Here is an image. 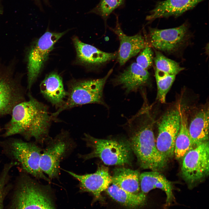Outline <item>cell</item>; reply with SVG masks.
I'll list each match as a JSON object with an SVG mask.
<instances>
[{"label":"cell","mask_w":209,"mask_h":209,"mask_svg":"<svg viewBox=\"0 0 209 209\" xmlns=\"http://www.w3.org/2000/svg\"><path fill=\"white\" fill-rule=\"evenodd\" d=\"M29 99L13 108L11 118L6 125L3 136L8 137L19 134L27 140L32 138L40 143L51 138L49 131L52 120H55L47 106L37 100L30 93Z\"/></svg>","instance_id":"cell-1"},{"label":"cell","mask_w":209,"mask_h":209,"mask_svg":"<svg viewBox=\"0 0 209 209\" xmlns=\"http://www.w3.org/2000/svg\"><path fill=\"white\" fill-rule=\"evenodd\" d=\"M149 114L148 111L140 109L127 121L128 141L140 167L158 172L165 168L168 161L157 148Z\"/></svg>","instance_id":"cell-2"},{"label":"cell","mask_w":209,"mask_h":209,"mask_svg":"<svg viewBox=\"0 0 209 209\" xmlns=\"http://www.w3.org/2000/svg\"><path fill=\"white\" fill-rule=\"evenodd\" d=\"M83 139L92 149L89 154L79 155L83 160L97 158L107 165L131 164L132 151L128 141L99 139L87 134Z\"/></svg>","instance_id":"cell-3"},{"label":"cell","mask_w":209,"mask_h":209,"mask_svg":"<svg viewBox=\"0 0 209 209\" xmlns=\"http://www.w3.org/2000/svg\"><path fill=\"white\" fill-rule=\"evenodd\" d=\"M113 71L111 69L104 77L96 79L74 80L68 84L67 98L64 104L51 115L56 117L62 111L75 107L90 103H97L107 107L103 97L104 87Z\"/></svg>","instance_id":"cell-4"},{"label":"cell","mask_w":209,"mask_h":209,"mask_svg":"<svg viewBox=\"0 0 209 209\" xmlns=\"http://www.w3.org/2000/svg\"><path fill=\"white\" fill-rule=\"evenodd\" d=\"M5 153L15 160L27 174L50 182L39 166L42 149L34 143L11 139L2 142Z\"/></svg>","instance_id":"cell-5"},{"label":"cell","mask_w":209,"mask_h":209,"mask_svg":"<svg viewBox=\"0 0 209 209\" xmlns=\"http://www.w3.org/2000/svg\"><path fill=\"white\" fill-rule=\"evenodd\" d=\"M47 142L46 146L41 153L40 167L50 179L58 178L60 163L72 151L74 143L69 133L65 131Z\"/></svg>","instance_id":"cell-6"},{"label":"cell","mask_w":209,"mask_h":209,"mask_svg":"<svg viewBox=\"0 0 209 209\" xmlns=\"http://www.w3.org/2000/svg\"><path fill=\"white\" fill-rule=\"evenodd\" d=\"M15 209H54L42 188L26 173L18 178Z\"/></svg>","instance_id":"cell-7"},{"label":"cell","mask_w":209,"mask_h":209,"mask_svg":"<svg viewBox=\"0 0 209 209\" xmlns=\"http://www.w3.org/2000/svg\"><path fill=\"white\" fill-rule=\"evenodd\" d=\"M208 141L189 151L183 158L182 176L191 188L209 174Z\"/></svg>","instance_id":"cell-8"},{"label":"cell","mask_w":209,"mask_h":209,"mask_svg":"<svg viewBox=\"0 0 209 209\" xmlns=\"http://www.w3.org/2000/svg\"><path fill=\"white\" fill-rule=\"evenodd\" d=\"M65 33L46 32L32 47L28 56V89L37 79L55 44Z\"/></svg>","instance_id":"cell-9"},{"label":"cell","mask_w":209,"mask_h":209,"mask_svg":"<svg viewBox=\"0 0 209 209\" xmlns=\"http://www.w3.org/2000/svg\"><path fill=\"white\" fill-rule=\"evenodd\" d=\"M180 117L177 107L167 112L158 124L156 144L161 154L167 160L174 155L176 140L179 133Z\"/></svg>","instance_id":"cell-10"},{"label":"cell","mask_w":209,"mask_h":209,"mask_svg":"<svg viewBox=\"0 0 209 209\" xmlns=\"http://www.w3.org/2000/svg\"><path fill=\"white\" fill-rule=\"evenodd\" d=\"M186 23L172 28L159 29L150 28L149 36L151 44L156 49L167 53L176 51L186 44L189 38Z\"/></svg>","instance_id":"cell-11"},{"label":"cell","mask_w":209,"mask_h":209,"mask_svg":"<svg viewBox=\"0 0 209 209\" xmlns=\"http://www.w3.org/2000/svg\"><path fill=\"white\" fill-rule=\"evenodd\" d=\"M12 74L0 71V116L11 114L15 105L25 100L23 87Z\"/></svg>","instance_id":"cell-12"},{"label":"cell","mask_w":209,"mask_h":209,"mask_svg":"<svg viewBox=\"0 0 209 209\" xmlns=\"http://www.w3.org/2000/svg\"><path fill=\"white\" fill-rule=\"evenodd\" d=\"M65 171L79 182L82 190L91 193L97 198L100 197L101 193L106 190L112 183V176L108 169L103 165H99L94 173L83 175Z\"/></svg>","instance_id":"cell-13"},{"label":"cell","mask_w":209,"mask_h":209,"mask_svg":"<svg viewBox=\"0 0 209 209\" xmlns=\"http://www.w3.org/2000/svg\"><path fill=\"white\" fill-rule=\"evenodd\" d=\"M111 30L117 35L120 41L117 58L121 66L136 55L146 45L144 37L140 34L131 36L125 34L120 27L118 18L116 26L114 28H111Z\"/></svg>","instance_id":"cell-14"},{"label":"cell","mask_w":209,"mask_h":209,"mask_svg":"<svg viewBox=\"0 0 209 209\" xmlns=\"http://www.w3.org/2000/svg\"><path fill=\"white\" fill-rule=\"evenodd\" d=\"M205 0H166L158 2L146 17L152 21L171 16L178 17Z\"/></svg>","instance_id":"cell-15"},{"label":"cell","mask_w":209,"mask_h":209,"mask_svg":"<svg viewBox=\"0 0 209 209\" xmlns=\"http://www.w3.org/2000/svg\"><path fill=\"white\" fill-rule=\"evenodd\" d=\"M73 40L77 58L82 63L98 66L117 57V52L111 53L102 51L93 46L82 42L77 37H73Z\"/></svg>","instance_id":"cell-16"},{"label":"cell","mask_w":209,"mask_h":209,"mask_svg":"<svg viewBox=\"0 0 209 209\" xmlns=\"http://www.w3.org/2000/svg\"><path fill=\"white\" fill-rule=\"evenodd\" d=\"M139 182L140 192L146 195L150 191L155 188L164 191L166 195L165 207L175 201L172 183L158 172L152 171L142 173L140 174Z\"/></svg>","instance_id":"cell-17"},{"label":"cell","mask_w":209,"mask_h":209,"mask_svg":"<svg viewBox=\"0 0 209 209\" xmlns=\"http://www.w3.org/2000/svg\"><path fill=\"white\" fill-rule=\"evenodd\" d=\"M40 92L44 97L56 109L64 104L68 95L64 88L62 77L55 72L47 76L40 85Z\"/></svg>","instance_id":"cell-18"},{"label":"cell","mask_w":209,"mask_h":209,"mask_svg":"<svg viewBox=\"0 0 209 209\" xmlns=\"http://www.w3.org/2000/svg\"><path fill=\"white\" fill-rule=\"evenodd\" d=\"M149 77L147 70L134 62L116 77L114 82L121 86L129 93L137 91L147 82Z\"/></svg>","instance_id":"cell-19"},{"label":"cell","mask_w":209,"mask_h":209,"mask_svg":"<svg viewBox=\"0 0 209 209\" xmlns=\"http://www.w3.org/2000/svg\"><path fill=\"white\" fill-rule=\"evenodd\" d=\"M209 109L204 107L198 110L192 119L188 126L193 149L208 141Z\"/></svg>","instance_id":"cell-20"},{"label":"cell","mask_w":209,"mask_h":209,"mask_svg":"<svg viewBox=\"0 0 209 209\" xmlns=\"http://www.w3.org/2000/svg\"><path fill=\"white\" fill-rule=\"evenodd\" d=\"M140 174L137 170L124 167L116 168L111 176L112 183L126 191L137 194L140 190Z\"/></svg>","instance_id":"cell-21"},{"label":"cell","mask_w":209,"mask_h":209,"mask_svg":"<svg viewBox=\"0 0 209 209\" xmlns=\"http://www.w3.org/2000/svg\"><path fill=\"white\" fill-rule=\"evenodd\" d=\"M180 115V124L174 146V155L176 159H183L185 154L193 149L190 136L188 118L185 110L180 104L177 106Z\"/></svg>","instance_id":"cell-22"},{"label":"cell","mask_w":209,"mask_h":209,"mask_svg":"<svg viewBox=\"0 0 209 209\" xmlns=\"http://www.w3.org/2000/svg\"><path fill=\"white\" fill-rule=\"evenodd\" d=\"M106 190L113 199L128 208L138 209L143 206L146 203V195L141 192L137 194L132 193L113 184Z\"/></svg>","instance_id":"cell-23"},{"label":"cell","mask_w":209,"mask_h":209,"mask_svg":"<svg viewBox=\"0 0 209 209\" xmlns=\"http://www.w3.org/2000/svg\"><path fill=\"white\" fill-rule=\"evenodd\" d=\"M155 77L157 87V99L161 103H165L166 95L174 81L176 75L156 69Z\"/></svg>","instance_id":"cell-24"},{"label":"cell","mask_w":209,"mask_h":209,"mask_svg":"<svg viewBox=\"0 0 209 209\" xmlns=\"http://www.w3.org/2000/svg\"><path fill=\"white\" fill-rule=\"evenodd\" d=\"M153 60L156 69L170 75H176L184 69L179 63L166 57L159 51H156Z\"/></svg>","instance_id":"cell-25"},{"label":"cell","mask_w":209,"mask_h":209,"mask_svg":"<svg viewBox=\"0 0 209 209\" xmlns=\"http://www.w3.org/2000/svg\"><path fill=\"white\" fill-rule=\"evenodd\" d=\"M124 0H101L97 5L89 12L99 15L105 19L120 6Z\"/></svg>","instance_id":"cell-26"},{"label":"cell","mask_w":209,"mask_h":209,"mask_svg":"<svg viewBox=\"0 0 209 209\" xmlns=\"http://www.w3.org/2000/svg\"><path fill=\"white\" fill-rule=\"evenodd\" d=\"M15 165L13 162L5 164L0 172V209H2L3 198L6 186L10 179L9 173L11 169Z\"/></svg>","instance_id":"cell-27"},{"label":"cell","mask_w":209,"mask_h":209,"mask_svg":"<svg viewBox=\"0 0 209 209\" xmlns=\"http://www.w3.org/2000/svg\"><path fill=\"white\" fill-rule=\"evenodd\" d=\"M153 55L151 47L146 44L137 57L136 63L143 69L147 70L152 64Z\"/></svg>","instance_id":"cell-28"},{"label":"cell","mask_w":209,"mask_h":209,"mask_svg":"<svg viewBox=\"0 0 209 209\" xmlns=\"http://www.w3.org/2000/svg\"><path fill=\"white\" fill-rule=\"evenodd\" d=\"M1 128L0 127V131H1Z\"/></svg>","instance_id":"cell-29"}]
</instances>
